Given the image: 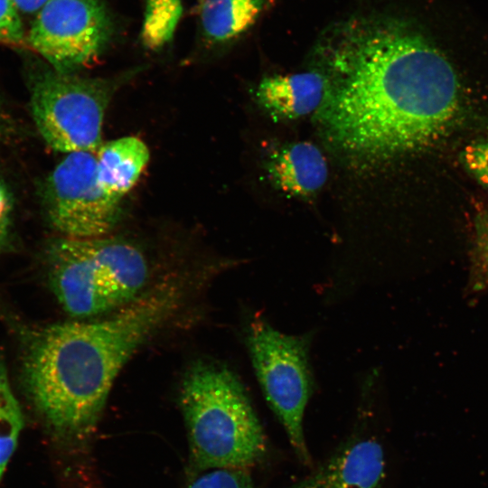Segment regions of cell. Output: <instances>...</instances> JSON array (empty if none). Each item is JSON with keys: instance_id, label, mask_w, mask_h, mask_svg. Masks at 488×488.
I'll return each instance as SVG.
<instances>
[{"instance_id": "cell-1", "label": "cell", "mask_w": 488, "mask_h": 488, "mask_svg": "<svg viewBox=\"0 0 488 488\" xmlns=\"http://www.w3.org/2000/svg\"><path fill=\"white\" fill-rule=\"evenodd\" d=\"M334 80L320 119L347 155L381 162L443 138L462 110V90L446 56L407 20L358 17L332 32Z\"/></svg>"}, {"instance_id": "cell-2", "label": "cell", "mask_w": 488, "mask_h": 488, "mask_svg": "<svg viewBox=\"0 0 488 488\" xmlns=\"http://www.w3.org/2000/svg\"><path fill=\"white\" fill-rule=\"evenodd\" d=\"M182 295L176 283H161L105 316L51 324L30 336L23 361L26 390L56 434H90L117 376L174 314Z\"/></svg>"}, {"instance_id": "cell-3", "label": "cell", "mask_w": 488, "mask_h": 488, "mask_svg": "<svg viewBox=\"0 0 488 488\" xmlns=\"http://www.w3.org/2000/svg\"><path fill=\"white\" fill-rule=\"evenodd\" d=\"M180 405L199 470L245 469L263 456L260 422L241 382L226 366L204 361L192 365L182 382Z\"/></svg>"}, {"instance_id": "cell-4", "label": "cell", "mask_w": 488, "mask_h": 488, "mask_svg": "<svg viewBox=\"0 0 488 488\" xmlns=\"http://www.w3.org/2000/svg\"><path fill=\"white\" fill-rule=\"evenodd\" d=\"M50 286L73 317L111 313L140 296L149 277L145 253L111 234L54 239L46 253Z\"/></svg>"}, {"instance_id": "cell-5", "label": "cell", "mask_w": 488, "mask_h": 488, "mask_svg": "<svg viewBox=\"0 0 488 488\" xmlns=\"http://www.w3.org/2000/svg\"><path fill=\"white\" fill-rule=\"evenodd\" d=\"M247 345L267 402L298 457L309 463L303 422L313 391L310 336L283 333L262 316L255 315L247 330Z\"/></svg>"}, {"instance_id": "cell-6", "label": "cell", "mask_w": 488, "mask_h": 488, "mask_svg": "<svg viewBox=\"0 0 488 488\" xmlns=\"http://www.w3.org/2000/svg\"><path fill=\"white\" fill-rule=\"evenodd\" d=\"M113 89L107 80L53 69L37 76L31 108L42 139L59 152L96 153L102 145V124Z\"/></svg>"}, {"instance_id": "cell-7", "label": "cell", "mask_w": 488, "mask_h": 488, "mask_svg": "<svg viewBox=\"0 0 488 488\" xmlns=\"http://www.w3.org/2000/svg\"><path fill=\"white\" fill-rule=\"evenodd\" d=\"M44 200L50 222L65 237L109 235L121 214L120 198L108 193L98 181L92 152L68 154L51 173Z\"/></svg>"}, {"instance_id": "cell-8", "label": "cell", "mask_w": 488, "mask_h": 488, "mask_svg": "<svg viewBox=\"0 0 488 488\" xmlns=\"http://www.w3.org/2000/svg\"><path fill=\"white\" fill-rule=\"evenodd\" d=\"M112 27L99 0H49L36 13L26 43L56 71L72 74L102 52Z\"/></svg>"}, {"instance_id": "cell-9", "label": "cell", "mask_w": 488, "mask_h": 488, "mask_svg": "<svg viewBox=\"0 0 488 488\" xmlns=\"http://www.w3.org/2000/svg\"><path fill=\"white\" fill-rule=\"evenodd\" d=\"M385 457L372 438L354 440L290 488H382Z\"/></svg>"}, {"instance_id": "cell-10", "label": "cell", "mask_w": 488, "mask_h": 488, "mask_svg": "<svg viewBox=\"0 0 488 488\" xmlns=\"http://www.w3.org/2000/svg\"><path fill=\"white\" fill-rule=\"evenodd\" d=\"M329 82L316 71L264 78L257 88V99L273 117L295 119L320 109Z\"/></svg>"}, {"instance_id": "cell-11", "label": "cell", "mask_w": 488, "mask_h": 488, "mask_svg": "<svg viewBox=\"0 0 488 488\" xmlns=\"http://www.w3.org/2000/svg\"><path fill=\"white\" fill-rule=\"evenodd\" d=\"M268 173L273 183L283 192L308 197L324 184L328 167L316 145L297 142L278 149L271 155Z\"/></svg>"}, {"instance_id": "cell-12", "label": "cell", "mask_w": 488, "mask_h": 488, "mask_svg": "<svg viewBox=\"0 0 488 488\" xmlns=\"http://www.w3.org/2000/svg\"><path fill=\"white\" fill-rule=\"evenodd\" d=\"M97 177L109 194L121 198L137 182L149 160V150L138 137L108 141L96 152Z\"/></svg>"}, {"instance_id": "cell-13", "label": "cell", "mask_w": 488, "mask_h": 488, "mask_svg": "<svg viewBox=\"0 0 488 488\" xmlns=\"http://www.w3.org/2000/svg\"><path fill=\"white\" fill-rule=\"evenodd\" d=\"M267 0H201L199 14L205 36L213 42L234 39L257 21Z\"/></svg>"}, {"instance_id": "cell-14", "label": "cell", "mask_w": 488, "mask_h": 488, "mask_svg": "<svg viewBox=\"0 0 488 488\" xmlns=\"http://www.w3.org/2000/svg\"><path fill=\"white\" fill-rule=\"evenodd\" d=\"M183 13L182 0H147L141 31L143 44L156 51L172 39Z\"/></svg>"}, {"instance_id": "cell-15", "label": "cell", "mask_w": 488, "mask_h": 488, "mask_svg": "<svg viewBox=\"0 0 488 488\" xmlns=\"http://www.w3.org/2000/svg\"><path fill=\"white\" fill-rule=\"evenodd\" d=\"M23 419L4 365L0 362V482L16 447Z\"/></svg>"}, {"instance_id": "cell-16", "label": "cell", "mask_w": 488, "mask_h": 488, "mask_svg": "<svg viewBox=\"0 0 488 488\" xmlns=\"http://www.w3.org/2000/svg\"><path fill=\"white\" fill-rule=\"evenodd\" d=\"M471 286L474 291L488 289V210L480 212L475 220Z\"/></svg>"}, {"instance_id": "cell-17", "label": "cell", "mask_w": 488, "mask_h": 488, "mask_svg": "<svg viewBox=\"0 0 488 488\" xmlns=\"http://www.w3.org/2000/svg\"><path fill=\"white\" fill-rule=\"evenodd\" d=\"M188 488H256L244 469L217 468L197 476Z\"/></svg>"}, {"instance_id": "cell-18", "label": "cell", "mask_w": 488, "mask_h": 488, "mask_svg": "<svg viewBox=\"0 0 488 488\" xmlns=\"http://www.w3.org/2000/svg\"><path fill=\"white\" fill-rule=\"evenodd\" d=\"M20 14L12 0H0V42L15 46L26 43Z\"/></svg>"}, {"instance_id": "cell-19", "label": "cell", "mask_w": 488, "mask_h": 488, "mask_svg": "<svg viewBox=\"0 0 488 488\" xmlns=\"http://www.w3.org/2000/svg\"><path fill=\"white\" fill-rule=\"evenodd\" d=\"M461 160L466 170L488 191V140L466 145Z\"/></svg>"}, {"instance_id": "cell-20", "label": "cell", "mask_w": 488, "mask_h": 488, "mask_svg": "<svg viewBox=\"0 0 488 488\" xmlns=\"http://www.w3.org/2000/svg\"><path fill=\"white\" fill-rule=\"evenodd\" d=\"M11 214V198L8 190L0 182V249L8 232Z\"/></svg>"}, {"instance_id": "cell-21", "label": "cell", "mask_w": 488, "mask_h": 488, "mask_svg": "<svg viewBox=\"0 0 488 488\" xmlns=\"http://www.w3.org/2000/svg\"><path fill=\"white\" fill-rule=\"evenodd\" d=\"M20 13L36 14L49 0H12Z\"/></svg>"}]
</instances>
